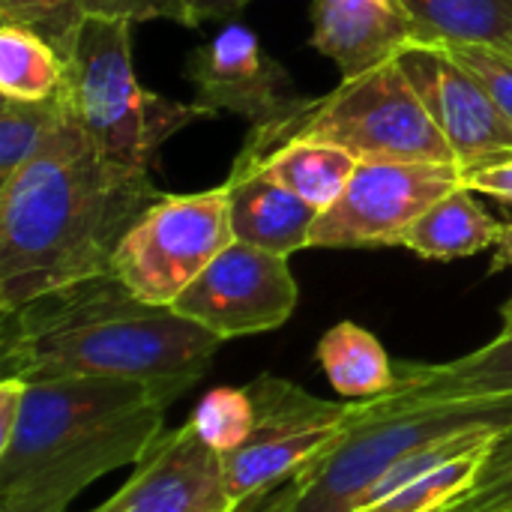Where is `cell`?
<instances>
[{
    "instance_id": "6da1fadb",
    "label": "cell",
    "mask_w": 512,
    "mask_h": 512,
    "mask_svg": "<svg viewBox=\"0 0 512 512\" xmlns=\"http://www.w3.org/2000/svg\"><path fill=\"white\" fill-rule=\"evenodd\" d=\"M159 195L150 171L108 162L72 117L0 180V315L111 273L120 240Z\"/></svg>"
},
{
    "instance_id": "7a4b0ae2",
    "label": "cell",
    "mask_w": 512,
    "mask_h": 512,
    "mask_svg": "<svg viewBox=\"0 0 512 512\" xmlns=\"http://www.w3.org/2000/svg\"><path fill=\"white\" fill-rule=\"evenodd\" d=\"M0 318L3 378H120L153 387L171 405L222 348L219 336L171 306L138 300L114 273L42 294Z\"/></svg>"
},
{
    "instance_id": "3957f363",
    "label": "cell",
    "mask_w": 512,
    "mask_h": 512,
    "mask_svg": "<svg viewBox=\"0 0 512 512\" xmlns=\"http://www.w3.org/2000/svg\"><path fill=\"white\" fill-rule=\"evenodd\" d=\"M168 408L138 381L27 384L15 435L0 450V512H66L87 486L153 447Z\"/></svg>"
},
{
    "instance_id": "277c9868",
    "label": "cell",
    "mask_w": 512,
    "mask_h": 512,
    "mask_svg": "<svg viewBox=\"0 0 512 512\" xmlns=\"http://www.w3.org/2000/svg\"><path fill=\"white\" fill-rule=\"evenodd\" d=\"M512 426V399H420L399 384L360 402L354 423L294 474V512H357L372 486L411 453L474 429Z\"/></svg>"
},
{
    "instance_id": "5b68a950",
    "label": "cell",
    "mask_w": 512,
    "mask_h": 512,
    "mask_svg": "<svg viewBox=\"0 0 512 512\" xmlns=\"http://www.w3.org/2000/svg\"><path fill=\"white\" fill-rule=\"evenodd\" d=\"M309 138L345 147L357 159H411L459 165L429 117L399 57L342 81L318 99H300L285 117L252 126L234 162H255L270 150Z\"/></svg>"
},
{
    "instance_id": "8992f818",
    "label": "cell",
    "mask_w": 512,
    "mask_h": 512,
    "mask_svg": "<svg viewBox=\"0 0 512 512\" xmlns=\"http://www.w3.org/2000/svg\"><path fill=\"white\" fill-rule=\"evenodd\" d=\"M129 18L87 15L69 57L66 96L75 123L96 150L117 165L150 171L159 144L180 129L213 120L210 108L174 102L138 84Z\"/></svg>"
},
{
    "instance_id": "52a82bcc",
    "label": "cell",
    "mask_w": 512,
    "mask_h": 512,
    "mask_svg": "<svg viewBox=\"0 0 512 512\" xmlns=\"http://www.w3.org/2000/svg\"><path fill=\"white\" fill-rule=\"evenodd\" d=\"M231 243L225 183L207 192L159 195L120 240L111 273L138 300L171 306Z\"/></svg>"
},
{
    "instance_id": "ba28073f",
    "label": "cell",
    "mask_w": 512,
    "mask_h": 512,
    "mask_svg": "<svg viewBox=\"0 0 512 512\" xmlns=\"http://www.w3.org/2000/svg\"><path fill=\"white\" fill-rule=\"evenodd\" d=\"M246 390L255 402V429L234 453L222 456L225 489L234 504L291 480L360 411V402H327L276 375H258Z\"/></svg>"
},
{
    "instance_id": "9c48e42d",
    "label": "cell",
    "mask_w": 512,
    "mask_h": 512,
    "mask_svg": "<svg viewBox=\"0 0 512 512\" xmlns=\"http://www.w3.org/2000/svg\"><path fill=\"white\" fill-rule=\"evenodd\" d=\"M459 186L462 168L450 162L360 159L345 192L315 219L309 249L402 246L408 228Z\"/></svg>"
},
{
    "instance_id": "30bf717a",
    "label": "cell",
    "mask_w": 512,
    "mask_h": 512,
    "mask_svg": "<svg viewBox=\"0 0 512 512\" xmlns=\"http://www.w3.org/2000/svg\"><path fill=\"white\" fill-rule=\"evenodd\" d=\"M297 300V279L285 255L234 240L171 309L225 342L279 330L294 315Z\"/></svg>"
},
{
    "instance_id": "8fae6325",
    "label": "cell",
    "mask_w": 512,
    "mask_h": 512,
    "mask_svg": "<svg viewBox=\"0 0 512 512\" xmlns=\"http://www.w3.org/2000/svg\"><path fill=\"white\" fill-rule=\"evenodd\" d=\"M405 75L450 144L459 168L512 156V126L489 90L441 42H420L399 54Z\"/></svg>"
},
{
    "instance_id": "7c38bea8",
    "label": "cell",
    "mask_w": 512,
    "mask_h": 512,
    "mask_svg": "<svg viewBox=\"0 0 512 512\" xmlns=\"http://www.w3.org/2000/svg\"><path fill=\"white\" fill-rule=\"evenodd\" d=\"M186 81L195 87L198 105L213 114H240L252 126L285 117L303 99L288 69L273 60L243 24H228L198 45L186 60Z\"/></svg>"
},
{
    "instance_id": "4fadbf2b",
    "label": "cell",
    "mask_w": 512,
    "mask_h": 512,
    "mask_svg": "<svg viewBox=\"0 0 512 512\" xmlns=\"http://www.w3.org/2000/svg\"><path fill=\"white\" fill-rule=\"evenodd\" d=\"M222 456L186 420L162 432L135 462L132 477L90 512H231Z\"/></svg>"
},
{
    "instance_id": "5bb4252c",
    "label": "cell",
    "mask_w": 512,
    "mask_h": 512,
    "mask_svg": "<svg viewBox=\"0 0 512 512\" xmlns=\"http://www.w3.org/2000/svg\"><path fill=\"white\" fill-rule=\"evenodd\" d=\"M426 42L402 0H315L312 45L330 57L342 81L360 78Z\"/></svg>"
},
{
    "instance_id": "9a60e30c",
    "label": "cell",
    "mask_w": 512,
    "mask_h": 512,
    "mask_svg": "<svg viewBox=\"0 0 512 512\" xmlns=\"http://www.w3.org/2000/svg\"><path fill=\"white\" fill-rule=\"evenodd\" d=\"M225 189L231 201L234 240L285 258L309 249V237L321 213L276 177L261 168H231Z\"/></svg>"
},
{
    "instance_id": "2e32d148",
    "label": "cell",
    "mask_w": 512,
    "mask_h": 512,
    "mask_svg": "<svg viewBox=\"0 0 512 512\" xmlns=\"http://www.w3.org/2000/svg\"><path fill=\"white\" fill-rule=\"evenodd\" d=\"M396 384L420 399H512V333L447 363H396Z\"/></svg>"
},
{
    "instance_id": "e0dca14e",
    "label": "cell",
    "mask_w": 512,
    "mask_h": 512,
    "mask_svg": "<svg viewBox=\"0 0 512 512\" xmlns=\"http://www.w3.org/2000/svg\"><path fill=\"white\" fill-rule=\"evenodd\" d=\"M504 429H483L468 435L432 468L414 474L393 495L363 507L360 512H444L462 504L480 483L486 459Z\"/></svg>"
},
{
    "instance_id": "ac0fdd59",
    "label": "cell",
    "mask_w": 512,
    "mask_h": 512,
    "mask_svg": "<svg viewBox=\"0 0 512 512\" xmlns=\"http://www.w3.org/2000/svg\"><path fill=\"white\" fill-rule=\"evenodd\" d=\"M501 225L471 189L459 186L441 201H435L405 234L402 246L429 261L471 258L492 249L501 237Z\"/></svg>"
},
{
    "instance_id": "d6986e66",
    "label": "cell",
    "mask_w": 512,
    "mask_h": 512,
    "mask_svg": "<svg viewBox=\"0 0 512 512\" xmlns=\"http://www.w3.org/2000/svg\"><path fill=\"white\" fill-rule=\"evenodd\" d=\"M357 162L360 159L345 147L297 138L270 150L255 162H234L231 168H261L270 177H276L285 189H291L297 198H303L318 213H324L345 192Z\"/></svg>"
},
{
    "instance_id": "ffe728a7",
    "label": "cell",
    "mask_w": 512,
    "mask_h": 512,
    "mask_svg": "<svg viewBox=\"0 0 512 512\" xmlns=\"http://www.w3.org/2000/svg\"><path fill=\"white\" fill-rule=\"evenodd\" d=\"M318 363L330 387L348 402H369L396 387V363L375 333L339 321L318 342Z\"/></svg>"
},
{
    "instance_id": "44dd1931",
    "label": "cell",
    "mask_w": 512,
    "mask_h": 512,
    "mask_svg": "<svg viewBox=\"0 0 512 512\" xmlns=\"http://www.w3.org/2000/svg\"><path fill=\"white\" fill-rule=\"evenodd\" d=\"M426 42H465L510 51L512 0H402Z\"/></svg>"
},
{
    "instance_id": "7402d4cb",
    "label": "cell",
    "mask_w": 512,
    "mask_h": 512,
    "mask_svg": "<svg viewBox=\"0 0 512 512\" xmlns=\"http://www.w3.org/2000/svg\"><path fill=\"white\" fill-rule=\"evenodd\" d=\"M69 66L39 33L0 21V96L42 102L66 90Z\"/></svg>"
},
{
    "instance_id": "603a6c76",
    "label": "cell",
    "mask_w": 512,
    "mask_h": 512,
    "mask_svg": "<svg viewBox=\"0 0 512 512\" xmlns=\"http://www.w3.org/2000/svg\"><path fill=\"white\" fill-rule=\"evenodd\" d=\"M69 120L72 105L66 90L42 102H18L0 96V180L30 162Z\"/></svg>"
},
{
    "instance_id": "cb8c5ba5",
    "label": "cell",
    "mask_w": 512,
    "mask_h": 512,
    "mask_svg": "<svg viewBox=\"0 0 512 512\" xmlns=\"http://www.w3.org/2000/svg\"><path fill=\"white\" fill-rule=\"evenodd\" d=\"M189 423L216 456H228L252 435L255 402L246 387H216L201 396Z\"/></svg>"
},
{
    "instance_id": "d4e9b609",
    "label": "cell",
    "mask_w": 512,
    "mask_h": 512,
    "mask_svg": "<svg viewBox=\"0 0 512 512\" xmlns=\"http://www.w3.org/2000/svg\"><path fill=\"white\" fill-rule=\"evenodd\" d=\"M87 15L90 12L84 0H0V21H12L39 33L66 63Z\"/></svg>"
},
{
    "instance_id": "484cf974",
    "label": "cell",
    "mask_w": 512,
    "mask_h": 512,
    "mask_svg": "<svg viewBox=\"0 0 512 512\" xmlns=\"http://www.w3.org/2000/svg\"><path fill=\"white\" fill-rule=\"evenodd\" d=\"M480 84L489 90L495 105L504 111L512 126V57L489 45H465V42H441Z\"/></svg>"
},
{
    "instance_id": "4316f807",
    "label": "cell",
    "mask_w": 512,
    "mask_h": 512,
    "mask_svg": "<svg viewBox=\"0 0 512 512\" xmlns=\"http://www.w3.org/2000/svg\"><path fill=\"white\" fill-rule=\"evenodd\" d=\"M252 0H150L153 18H168L183 27H201L207 21H225L243 12Z\"/></svg>"
},
{
    "instance_id": "83f0119b",
    "label": "cell",
    "mask_w": 512,
    "mask_h": 512,
    "mask_svg": "<svg viewBox=\"0 0 512 512\" xmlns=\"http://www.w3.org/2000/svg\"><path fill=\"white\" fill-rule=\"evenodd\" d=\"M462 186L489 198L512 204V156L492 159L474 168H462Z\"/></svg>"
},
{
    "instance_id": "f1b7e54d",
    "label": "cell",
    "mask_w": 512,
    "mask_h": 512,
    "mask_svg": "<svg viewBox=\"0 0 512 512\" xmlns=\"http://www.w3.org/2000/svg\"><path fill=\"white\" fill-rule=\"evenodd\" d=\"M27 381L21 378H3L0 381V450L12 441L21 408H24Z\"/></svg>"
},
{
    "instance_id": "f546056e",
    "label": "cell",
    "mask_w": 512,
    "mask_h": 512,
    "mask_svg": "<svg viewBox=\"0 0 512 512\" xmlns=\"http://www.w3.org/2000/svg\"><path fill=\"white\" fill-rule=\"evenodd\" d=\"M468 512H512V474L483 486V489H474L462 504H456Z\"/></svg>"
},
{
    "instance_id": "4dcf8cb0",
    "label": "cell",
    "mask_w": 512,
    "mask_h": 512,
    "mask_svg": "<svg viewBox=\"0 0 512 512\" xmlns=\"http://www.w3.org/2000/svg\"><path fill=\"white\" fill-rule=\"evenodd\" d=\"M294 504H297V483L291 477L267 492H258V495L234 504L231 512H294Z\"/></svg>"
},
{
    "instance_id": "1f68e13d",
    "label": "cell",
    "mask_w": 512,
    "mask_h": 512,
    "mask_svg": "<svg viewBox=\"0 0 512 512\" xmlns=\"http://www.w3.org/2000/svg\"><path fill=\"white\" fill-rule=\"evenodd\" d=\"M90 15H108V18H129V21H150V0H84Z\"/></svg>"
},
{
    "instance_id": "d6a6232c",
    "label": "cell",
    "mask_w": 512,
    "mask_h": 512,
    "mask_svg": "<svg viewBox=\"0 0 512 512\" xmlns=\"http://www.w3.org/2000/svg\"><path fill=\"white\" fill-rule=\"evenodd\" d=\"M512 267V222L501 225V237L495 243V258H492V273Z\"/></svg>"
},
{
    "instance_id": "836d02e7",
    "label": "cell",
    "mask_w": 512,
    "mask_h": 512,
    "mask_svg": "<svg viewBox=\"0 0 512 512\" xmlns=\"http://www.w3.org/2000/svg\"><path fill=\"white\" fill-rule=\"evenodd\" d=\"M501 318H504V330L501 333H512V300L501 309Z\"/></svg>"
},
{
    "instance_id": "e575fe53",
    "label": "cell",
    "mask_w": 512,
    "mask_h": 512,
    "mask_svg": "<svg viewBox=\"0 0 512 512\" xmlns=\"http://www.w3.org/2000/svg\"><path fill=\"white\" fill-rule=\"evenodd\" d=\"M444 512H468V510H462V507H450V510H444Z\"/></svg>"
},
{
    "instance_id": "d590c367",
    "label": "cell",
    "mask_w": 512,
    "mask_h": 512,
    "mask_svg": "<svg viewBox=\"0 0 512 512\" xmlns=\"http://www.w3.org/2000/svg\"><path fill=\"white\" fill-rule=\"evenodd\" d=\"M507 57H512V45H510V51H507Z\"/></svg>"
}]
</instances>
